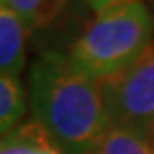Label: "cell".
Returning a JSON list of instances; mask_svg holds the SVG:
<instances>
[{"label":"cell","instance_id":"cell-10","mask_svg":"<svg viewBox=\"0 0 154 154\" xmlns=\"http://www.w3.org/2000/svg\"><path fill=\"white\" fill-rule=\"evenodd\" d=\"M152 146H154V132H152Z\"/></svg>","mask_w":154,"mask_h":154},{"label":"cell","instance_id":"cell-5","mask_svg":"<svg viewBox=\"0 0 154 154\" xmlns=\"http://www.w3.org/2000/svg\"><path fill=\"white\" fill-rule=\"evenodd\" d=\"M0 154H64L36 122H20L0 136Z\"/></svg>","mask_w":154,"mask_h":154},{"label":"cell","instance_id":"cell-9","mask_svg":"<svg viewBox=\"0 0 154 154\" xmlns=\"http://www.w3.org/2000/svg\"><path fill=\"white\" fill-rule=\"evenodd\" d=\"M86 8H90L92 12H100L104 8H110V6L116 4H132V2H142V0H80Z\"/></svg>","mask_w":154,"mask_h":154},{"label":"cell","instance_id":"cell-8","mask_svg":"<svg viewBox=\"0 0 154 154\" xmlns=\"http://www.w3.org/2000/svg\"><path fill=\"white\" fill-rule=\"evenodd\" d=\"M90 154H154V146L136 132L110 126Z\"/></svg>","mask_w":154,"mask_h":154},{"label":"cell","instance_id":"cell-6","mask_svg":"<svg viewBox=\"0 0 154 154\" xmlns=\"http://www.w3.org/2000/svg\"><path fill=\"white\" fill-rule=\"evenodd\" d=\"M68 0H0V6L12 10L24 22L28 34L48 28L66 8Z\"/></svg>","mask_w":154,"mask_h":154},{"label":"cell","instance_id":"cell-2","mask_svg":"<svg viewBox=\"0 0 154 154\" xmlns=\"http://www.w3.org/2000/svg\"><path fill=\"white\" fill-rule=\"evenodd\" d=\"M154 44V14L144 2L96 12L66 52L72 68L102 82L126 70Z\"/></svg>","mask_w":154,"mask_h":154},{"label":"cell","instance_id":"cell-7","mask_svg":"<svg viewBox=\"0 0 154 154\" xmlns=\"http://www.w3.org/2000/svg\"><path fill=\"white\" fill-rule=\"evenodd\" d=\"M28 108V94L20 80L0 78V136L16 128Z\"/></svg>","mask_w":154,"mask_h":154},{"label":"cell","instance_id":"cell-3","mask_svg":"<svg viewBox=\"0 0 154 154\" xmlns=\"http://www.w3.org/2000/svg\"><path fill=\"white\" fill-rule=\"evenodd\" d=\"M110 126L148 138L154 132V44L126 70L100 82Z\"/></svg>","mask_w":154,"mask_h":154},{"label":"cell","instance_id":"cell-4","mask_svg":"<svg viewBox=\"0 0 154 154\" xmlns=\"http://www.w3.org/2000/svg\"><path fill=\"white\" fill-rule=\"evenodd\" d=\"M28 30L12 10L0 6V78L18 80L26 64Z\"/></svg>","mask_w":154,"mask_h":154},{"label":"cell","instance_id":"cell-1","mask_svg":"<svg viewBox=\"0 0 154 154\" xmlns=\"http://www.w3.org/2000/svg\"><path fill=\"white\" fill-rule=\"evenodd\" d=\"M28 110L64 154H90L110 128L100 82L80 74L56 50L42 52L30 66Z\"/></svg>","mask_w":154,"mask_h":154}]
</instances>
